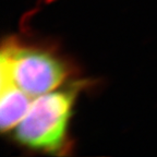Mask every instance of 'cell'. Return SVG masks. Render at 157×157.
Here are the masks:
<instances>
[{"label": "cell", "mask_w": 157, "mask_h": 157, "mask_svg": "<svg viewBox=\"0 0 157 157\" xmlns=\"http://www.w3.org/2000/svg\"><path fill=\"white\" fill-rule=\"evenodd\" d=\"M74 66L50 44L8 37L0 52V76L33 98L49 93L74 78Z\"/></svg>", "instance_id": "7a4b0ae2"}, {"label": "cell", "mask_w": 157, "mask_h": 157, "mask_svg": "<svg viewBox=\"0 0 157 157\" xmlns=\"http://www.w3.org/2000/svg\"><path fill=\"white\" fill-rule=\"evenodd\" d=\"M88 81L72 78L33 99L23 120L10 134L19 146L49 155L69 154L72 148L70 121L76 99Z\"/></svg>", "instance_id": "6da1fadb"}, {"label": "cell", "mask_w": 157, "mask_h": 157, "mask_svg": "<svg viewBox=\"0 0 157 157\" xmlns=\"http://www.w3.org/2000/svg\"><path fill=\"white\" fill-rule=\"evenodd\" d=\"M0 128L2 133H11L23 120L34 98L13 82L0 76Z\"/></svg>", "instance_id": "3957f363"}]
</instances>
